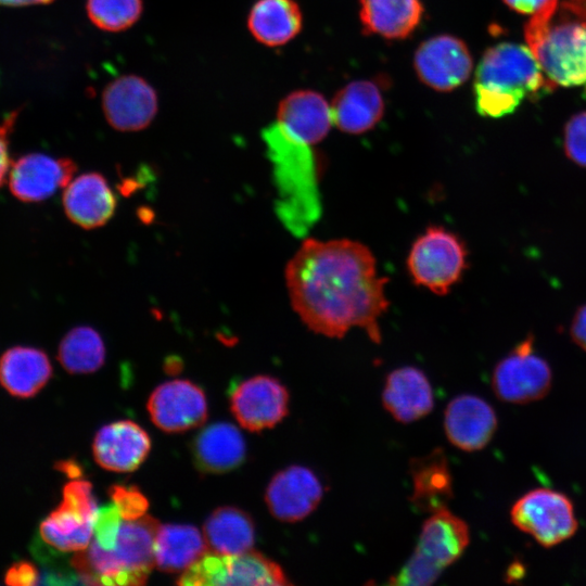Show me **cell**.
<instances>
[{"mask_svg":"<svg viewBox=\"0 0 586 586\" xmlns=\"http://www.w3.org/2000/svg\"><path fill=\"white\" fill-rule=\"evenodd\" d=\"M285 282L293 309L313 332L339 339L360 328L380 343L386 279L362 243L305 240L286 265Z\"/></svg>","mask_w":586,"mask_h":586,"instance_id":"cell-1","label":"cell"},{"mask_svg":"<svg viewBox=\"0 0 586 586\" xmlns=\"http://www.w3.org/2000/svg\"><path fill=\"white\" fill-rule=\"evenodd\" d=\"M555 89L527 46L501 42L488 48L475 71V109L498 118L513 113L525 100Z\"/></svg>","mask_w":586,"mask_h":586,"instance_id":"cell-2","label":"cell"},{"mask_svg":"<svg viewBox=\"0 0 586 586\" xmlns=\"http://www.w3.org/2000/svg\"><path fill=\"white\" fill-rule=\"evenodd\" d=\"M158 521L151 515L123 520L113 549H103L93 539L76 551L71 564L77 577L91 585H142L154 561Z\"/></svg>","mask_w":586,"mask_h":586,"instance_id":"cell-3","label":"cell"},{"mask_svg":"<svg viewBox=\"0 0 586 586\" xmlns=\"http://www.w3.org/2000/svg\"><path fill=\"white\" fill-rule=\"evenodd\" d=\"M526 46L548 80L556 86L586 84V23L552 24L547 13L531 16L524 27Z\"/></svg>","mask_w":586,"mask_h":586,"instance_id":"cell-4","label":"cell"},{"mask_svg":"<svg viewBox=\"0 0 586 586\" xmlns=\"http://www.w3.org/2000/svg\"><path fill=\"white\" fill-rule=\"evenodd\" d=\"M468 266V250L460 237L441 226L425 229L412 243L407 269L412 281L444 295L461 279Z\"/></svg>","mask_w":586,"mask_h":586,"instance_id":"cell-5","label":"cell"},{"mask_svg":"<svg viewBox=\"0 0 586 586\" xmlns=\"http://www.w3.org/2000/svg\"><path fill=\"white\" fill-rule=\"evenodd\" d=\"M178 585H290L282 568L263 553L249 550L237 555L208 551L186 569Z\"/></svg>","mask_w":586,"mask_h":586,"instance_id":"cell-6","label":"cell"},{"mask_svg":"<svg viewBox=\"0 0 586 586\" xmlns=\"http://www.w3.org/2000/svg\"><path fill=\"white\" fill-rule=\"evenodd\" d=\"M99 509L90 482L66 483L61 504L39 525L41 539L59 551L86 549L93 537Z\"/></svg>","mask_w":586,"mask_h":586,"instance_id":"cell-7","label":"cell"},{"mask_svg":"<svg viewBox=\"0 0 586 586\" xmlns=\"http://www.w3.org/2000/svg\"><path fill=\"white\" fill-rule=\"evenodd\" d=\"M512 523L544 547L571 538L578 526L571 500L562 493L537 488L519 498L510 510Z\"/></svg>","mask_w":586,"mask_h":586,"instance_id":"cell-8","label":"cell"},{"mask_svg":"<svg viewBox=\"0 0 586 586\" xmlns=\"http://www.w3.org/2000/svg\"><path fill=\"white\" fill-rule=\"evenodd\" d=\"M549 364L535 353L534 340L526 337L494 368L492 387L496 396L510 404L542 399L551 387Z\"/></svg>","mask_w":586,"mask_h":586,"instance_id":"cell-9","label":"cell"},{"mask_svg":"<svg viewBox=\"0 0 586 586\" xmlns=\"http://www.w3.org/2000/svg\"><path fill=\"white\" fill-rule=\"evenodd\" d=\"M230 409L240 425L251 432L271 429L289 412V392L273 377L255 375L232 391Z\"/></svg>","mask_w":586,"mask_h":586,"instance_id":"cell-10","label":"cell"},{"mask_svg":"<svg viewBox=\"0 0 586 586\" xmlns=\"http://www.w3.org/2000/svg\"><path fill=\"white\" fill-rule=\"evenodd\" d=\"M413 66L423 84L436 91H450L470 77L473 62L461 39L451 35H438L418 47Z\"/></svg>","mask_w":586,"mask_h":586,"instance_id":"cell-11","label":"cell"},{"mask_svg":"<svg viewBox=\"0 0 586 586\" xmlns=\"http://www.w3.org/2000/svg\"><path fill=\"white\" fill-rule=\"evenodd\" d=\"M146 409L152 422L168 433L202 425L207 419V400L201 387L188 380H171L150 395Z\"/></svg>","mask_w":586,"mask_h":586,"instance_id":"cell-12","label":"cell"},{"mask_svg":"<svg viewBox=\"0 0 586 586\" xmlns=\"http://www.w3.org/2000/svg\"><path fill=\"white\" fill-rule=\"evenodd\" d=\"M75 163L69 158L29 153L12 163L8 182L11 193L25 203H38L65 188L74 178Z\"/></svg>","mask_w":586,"mask_h":586,"instance_id":"cell-13","label":"cell"},{"mask_svg":"<svg viewBox=\"0 0 586 586\" xmlns=\"http://www.w3.org/2000/svg\"><path fill=\"white\" fill-rule=\"evenodd\" d=\"M323 487L318 476L303 466H290L277 472L265 493L270 513L283 522H297L319 505Z\"/></svg>","mask_w":586,"mask_h":586,"instance_id":"cell-14","label":"cell"},{"mask_svg":"<svg viewBox=\"0 0 586 586\" xmlns=\"http://www.w3.org/2000/svg\"><path fill=\"white\" fill-rule=\"evenodd\" d=\"M102 107L109 124L119 131L148 127L157 112L155 90L143 78L125 75L106 86Z\"/></svg>","mask_w":586,"mask_h":586,"instance_id":"cell-15","label":"cell"},{"mask_svg":"<svg viewBox=\"0 0 586 586\" xmlns=\"http://www.w3.org/2000/svg\"><path fill=\"white\" fill-rule=\"evenodd\" d=\"M444 429L448 441L464 451L484 448L497 429L493 407L475 395H460L447 405Z\"/></svg>","mask_w":586,"mask_h":586,"instance_id":"cell-16","label":"cell"},{"mask_svg":"<svg viewBox=\"0 0 586 586\" xmlns=\"http://www.w3.org/2000/svg\"><path fill=\"white\" fill-rule=\"evenodd\" d=\"M151 449L148 433L130 420L102 426L95 434L92 453L95 462L113 472H131L146 458Z\"/></svg>","mask_w":586,"mask_h":586,"instance_id":"cell-17","label":"cell"},{"mask_svg":"<svg viewBox=\"0 0 586 586\" xmlns=\"http://www.w3.org/2000/svg\"><path fill=\"white\" fill-rule=\"evenodd\" d=\"M277 124L293 140L311 146L322 141L333 125L331 106L318 92L294 91L280 102Z\"/></svg>","mask_w":586,"mask_h":586,"instance_id":"cell-18","label":"cell"},{"mask_svg":"<svg viewBox=\"0 0 586 586\" xmlns=\"http://www.w3.org/2000/svg\"><path fill=\"white\" fill-rule=\"evenodd\" d=\"M63 207L67 218L84 229L105 225L114 215L117 200L106 178L87 173L64 188Z\"/></svg>","mask_w":586,"mask_h":586,"instance_id":"cell-19","label":"cell"},{"mask_svg":"<svg viewBox=\"0 0 586 586\" xmlns=\"http://www.w3.org/2000/svg\"><path fill=\"white\" fill-rule=\"evenodd\" d=\"M385 409L399 422L408 423L429 415L434 406L432 386L424 372L402 367L388 373L382 392Z\"/></svg>","mask_w":586,"mask_h":586,"instance_id":"cell-20","label":"cell"},{"mask_svg":"<svg viewBox=\"0 0 586 586\" xmlns=\"http://www.w3.org/2000/svg\"><path fill=\"white\" fill-rule=\"evenodd\" d=\"M469 542L467 523L444 508L424 521L415 551L444 570L461 557Z\"/></svg>","mask_w":586,"mask_h":586,"instance_id":"cell-21","label":"cell"},{"mask_svg":"<svg viewBox=\"0 0 586 586\" xmlns=\"http://www.w3.org/2000/svg\"><path fill=\"white\" fill-rule=\"evenodd\" d=\"M330 106L333 125L351 135L372 129L384 113L382 94L378 86L368 80H356L343 87Z\"/></svg>","mask_w":586,"mask_h":586,"instance_id":"cell-22","label":"cell"},{"mask_svg":"<svg viewBox=\"0 0 586 586\" xmlns=\"http://www.w3.org/2000/svg\"><path fill=\"white\" fill-rule=\"evenodd\" d=\"M412 493L410 501L421 512H435L447 508L453 498V477L448 460L442 448L411 459Z\"/></svg>","mask_w":586,"mask_h":586,"instance_id":"cell-23","label":"cell"},{"mask_svg":"<svg viewBox=\"0 0 586 586\" xmlns=\"http://www.w3.org/2000/svg\"><path fill=\"white\" fill-rule=\"evenodd\" d=\"M245 453L241 432L228 422L204 428L192 443L195 466L205 473H225L235 469L243 462Z\"/></svg>","mask_w":586,"mask_h":586,"instance_id":"cell-24","label":"cell"},{"mask_svg":"<svg viewBox=\"0 0 586 586\" xmlns=\"http://www.w3.org/2000/svg\"><path fill=\"white\" fill-rule=\"evenodd\" d=\"M51 377V362L39 348L14 346L0 357V384L15 397L35 396Z\"/></svg>","mask_w":586,"mask_h":586,"instance_id":"cell-25","label":"cell"},{"mask_svg":"<svg viewBox=\"0 0 586 586\" xmlns=\"http://www.w3.org/2000/svg\"><path fill=\"white\" fill-rule=\"evenodd\" d=\"M364 30L387 39H404L419 25L423 5L420 0H359Z\"/></svg>","mask_w":586,"mask_h":586,"instance_id":"cell-26","label":"cell"},{"mask_svg":"<svg viewBox=\"0 0 586 586\" xmlns=\"http://www.w3.org/2000/svg\"><path fill=\"white\" fill-rule=\"evenodd\" d=\"M204 536L190 524H163L154 542L155 566L163 572H181L208 552Z\"/></svg>","mask_w":586,"mask_h":586,"instance_id":"cell-27","label":"cell"},{"mask_svg":"<svg viewBox=\"0 0 586 586\" xmlns=\"http://www.w3.org/2000/svg\"><path fill=\"white\" fill-rule=\"evenodd\" d=\"M302 12L294 0H258L252 8L247 26L259 42L278 47L302 29Z\"/></svg>","mask_w":586,"mask_h":586,"instance_id":"cell-28","label":"cell"},{"mask_svg":"<svg viewBox=\"0 0 586 586\" xmlns=\"http://www.w3.org/2000/svg\"><path fill=\"white\" fill-rule=\"evenodd\" d=\"M203 536L212 552L243 553L253 548L255 542L254 522L251 515L240 508L219 507L205 520Z\"/></svg>","mask_w":586,"mask_h":586,"instance_id":"cell-29","label":"cell"},{"mask_svg":"<svg viewBox=\"0 0 586 586\" xmlns=\"http://www.w3.org/2000/svg\"><path fill=\"white\" fill-rule=\"evenodd\" d=\"M58 360L69 373H90L105 361V346L100 333L91 327L79 326L61 340Z\"/></svg>","mask_w":586,"mask_h":586,"instance_id":"cell-30","label":"cell"},{"mask_svg":"<svg viewBox=\"0 0 586 586\" xmlns=\"http://www.w3.org/2000/svg\"><path fill=\"white\" fill-rule=\"evenodd\" d=\"M90 21L100 29L120 31L132 26L142 13V0H87Z\"/></svg>","mask_w":586,"mask_h":586,"instance_id":"cell-31","label":"cell"},{"mask_svg":"<svg viewBox=\"0 0 586 586\" xmlns=\"http://www.w3.org/2000/svg\"><path fill=\"white\" fill-rule=\"evenodd\" d=\"M442 569L431 563L416 551L404 566L390 578V584L406 586H426L433 584Z\"/></svg>","mask_w":586,"mask_h":586,"instance_id":"cell-32","label":"cell"},{"mask_svg":"<svg viewBox=\"0 0 586 586\" xmlns=\"http://www.w3.org/2000/svg\"><path fill=\"white\" fill-rule=\"evenodd\" d=\"M565 155L581 167H586V111L573 115L564 126Z\"/></svg>","mask_w":586,"mask_h":586,"instance_id":"cell-33","label":"cell"},{"mask_svg":"<svg viewBox=\"0 0 586 586\" xmlns=\"http://www.w3.org/2000/svg\"><path fill=\"white\" fill-rule=\"evenodd\" d=\"M109 494L124 520L141 518L149 507L148 499L133 486L114 485L110 488Z\"/></svg>","mask_w":586,"mask_h":586,"instance_id":"cell-34","label":"cell"},{"mask_svg":"<svg viewBox=\"0 0 586 586\" xmlns=\"http://www.w3.org/2000/svg\"><path fill=\"white\" fill-rule=\"evenodd\" d=\"M123 520L114 502L100 508L92 539L103 549H113Z\"/></svg>","mask_w":586,"mask_h":586,"instance_id":"cell-35","label":"cell"},{"mask_svg":"<svg viewBox=\"0 0 586 586\" xmlns=\"http://www.w3.org/2000/svg\"><path fill=\"white\" fill-rule=\"evenodd\" d=\"M17 112H12L0 122V188L4 184L11 168L9 136L13 129Z\"/></svg>","mask_w":586,"mask_h":586,"instance_id":"cell-36","label":"cell"},{"mask_svg":"<svg viewBox=\"0 0 586 586\" xmlns=\"http://www.w3.org/2000/svg\"><path fill=\"white\" fill-rule=\"evenodd\" d=\"M4 579L8 585H36L39 583V571L29 561H18L9 568Z\"/></svg>","mask_w":586,"mask_h":586,"instance_id":"cell-37","label":"cell"},{"mask_svg":"<svg viewBox=\"0 0 586 586\" xmlns=\"http://www.w3.org/2000/svg\"><path fill=\"white\" fill-rule=\"evenodd\" d=\"M570 334L575 344L586 352V304L576 309L571 320Z\"/></svg>","mask_w":586,"mask_h":586,"instance_id":"cell-38","label":"cell"},{"mask_svg":"<svg viewBox=\"0 0 586 586\" xmlns=\"http://www.w3.org/2000/svg\"><path fill=\"white\" fill-rule=\"evenodd\" d=\"M510 9L521 14H533L548 0H502Z\"/></svg>","mask_w":586,"mask_h":586,"instance_id":"cell-39","label":"cell"},{"mask_svg":"<svg viewBox=\"0 0 586 586\" xmlns=\"http://www.w3.org/2000/svg\"><path fill=\"white\" fill-rule=\"evenodd\" d=\"M563 8L586 23V0H565Z\"/></svg>","mask_w":586,"mask_h":586,"instance_id":"cell-40","label":"cell"},{"mask_svg":"<svg viewBox=\"0 0 586 586\" xmlns=\"http://www.w3.org/2000/svg\"><path fill=\"white\" fill-rule=\"evenodd\" d=\"M58 469L67 473L71 477H78L81 473V469L79 464L75 463L74 461H63L58 463Z\"/></svg>","mask_w":586,"mask_h":586,"instance_id":"cell-41","label":"cell"},{"mask_svg":"<svg viewBox=\"0 0 586 586\" xmlns=\"http://www.w3.org/2000/svg\"><path fill=\"white\" fill-rule=\"evenodd\" d=\"M53 0H0V5L7 7H22L30 4H44Z\"/></svg>","mask_w":586,"mask_h":586,"instance_id":"cell-42","label":"cell"}]
</instances>
